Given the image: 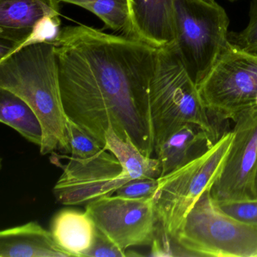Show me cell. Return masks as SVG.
Segmentation results:
<instances>
[{
  "instance_id": "1",
  "label": "cell",
  "mask_w": 257,
  "mask_h": 257,
  "mask_svg": "<svg viewBox=\"0 0 257 257\" xmlns=\"http://www.w3.org/2000/svg\"><path fill=\"white\" fill-rule=\"evenodd\" d=\"M52 43L67 117L102 148L112 127L152 157L150 85L159 49L83 25L62 28Z\"/></svg>"
},
{
  "instance_id": "2",
  "label": "cell",
  "mask_w": 257,
  "mask_h": 257,
  "mask_svg": "<svg viewBox=\"0 0 257 257\" xmlns=\"http://www.w3.org/2000/svg\"><path fill=\"white\" fill-rule=\"evenodd\" d=\"M0 88L22 98L38 117L43 127V156L57 150L69 153L67 115L52 42L26 46L0 61Z\"/></svg>"
},
{
  "instance_id": "3",
  "label": "cell",
  "mask_w": 257,
  "mask_h": 257,
  "mask_svg": "<svg viewBox=\"0 0 257 257\" xmlns=\"http://www.w3.org/2000/svg\"><path fill=\"white\" fill-rule=\"evenodd\" d=\"M150 112L155 153L186 124H198L215 139L220 138L174 45L158 49L150 85Z\"/></svg>"
},
{
  "instance_id": "4",
  "label": "cell",
  "mask_w": 257,
  "mask_h": 257,
  "mask_svg": "<svg viewBox=\"0 0 257 257\" xmlns=\"http://www.w3.org/2000/svg\"><path fill=\"white\" fill-rule=\"evenodd\" d=\"M234 134L224 132L205 153L158 179L154 195L159 229L171 239L203 194L211 190L223 168Z\"/></svg>"
},
{
  "instance_id": "5",
  "label": "cell",
  "mask_w": 257,
  "mask_h": 257,
  "mask_svg": "<svg viewBox=\"0 0 257 257\" xmlns=\"http://www.w3.org/2000/svg\"><path fill=\"white\" fill-rule=\"evenodd\" d=\"M170 240L190 255L257 257V225L224 213L210 190L203 194Z\"/></svg>"
},
{
  "instance_id": "6",
  "label": "cell",
  "mask_w": 257,
  "mask_h": 257,
  "mask_svg": "<svg viewBox=\"0 0 257 257\" xmlns=\"http://www.w3.org/2000/svg\"><path fill=\"white\" fill-rule=\"evenodd\" d=\"M228 25L215 0H174V46L197 86L228 43Z\"/></svg>"
},
{
  "instance_id": "7",
  "label": "cell",
  "mask_w": 257,
  "mask_h": 257,
  "mask_svg": "<svg viewBox=\"0 0 257 257\" xmlns=\"http://www.w3.org/2000/svg\"><path fill=\"white\" fill-rule=\"evenodd\" d=\"M197 87L210 118L235 121L242 112L257 107V54L228 41Z\"/></svg>"
},
{
  "instance_id": "8",
  "label": "cell",
  "mask_w": 257,
  "mask_h": 257,
  "mask_svg": "<svg viewBox=\"0 0 257 257\" xmlns=\"http://www.w3.org/2000/svg\"><path fill=\"white\" fill-rule=\"evenodd\" d=\"M97 229L123 250L152 245L159 228L154 197L106 195L86 204Z\"/></svg>"
},
{
  "instance_id": "9",
  "label": "cell",
  "mask_w": 257,
  "mask_h": 257,
  "mask_svg": "<svg viewBox=\"0 0 257 257\" xmlns=\"http://www.w3.org/2000/svg\"><path fill=\"white\" fill-rule=\"evenodd\" d=\"M64 158L68 160L65 165L58 159L52 160L63 170L53 189L57 202L63 205L87 204L100 197L113 195L132 180L118 159L105 149L88 159Z\"/></svg>"
},
{
  "instance_id": "10",
  "label": "cell",
  "mask_w": 257,
  "mask_h": 257,
  "mask_svg": "<svg viewBox=\"0 0 257 257\" xmlns=\"http://www.w3.org/2000/svg\"><path fill=\"white\" fill-rule=\"evenodd\" d=\"M231 148L210 194L216 201L252 199L257 166V107L242 112L234 121Z\"/></svg>"
},
{
  "instance_id": "11",
  "label": "cell",
  "mask_w": 257,
  "mask_h": 257,
  "mask_svg": "<svg viewBox=\"0 0 257 257\" xmlns=\"http://www.w3.org/2000/svg\"><path fill=\"white\" fill-rule=\"evenodd\" d=\"M59 0H0V61L13 55L46 17H59Z\"/></svg>"
},
{
  "instance_id": "12",
  "label": "cell",
  "mask_w": 257,
  "mask_h": 257,
  "mask_svg": "<svg viewBox=\"0 0 257 257\" xmlns=\"http://www.w3.org/2000/svg\"><path fill=\"white\" fill-rule=\"evenodd\" d=\"M127 1L138 40L156 49L174 44V0Z\"/></svg>"
},
{
  "instance_id": "13",
  "label": "cell",
  "mask_w": 257,
  "mask_h": 257,
  "mask_svg": "<svg viewBox=\"0 0 257 257\" xmlns=\"http://www.w3.org/2000/svg\"><path fill=\"white\" fill-rule=\"evenodd\" d=\"M71 256L55 240L52 231L37 222H28L0 232V257Z\"/></svg>"
},
{
  "instance_id": "14",
  "label": "cell",
  "mask_w": 257,
  "mask_h": 257,
  "mask_svg": "<svg viewBox=\"0 0 257 257\" xmlns=\"http://www.w3.org/2000/svg\"><path fill=\"white\" fill-rule=\"evenodd\" d=\"M216 141L198 124L182 126L155 153L162 168L161 177L201 156Z\"/></svg>"
},
{
  "instance_id": "15",
  "label": "cell",
  "mask_w": 257,
  "mask_h": 257,
  "mask_svg": "<svg viewBox=\"0 0 257 257\" xmlns=\"http://www.w3.org/2000/svg\"><path fill=\"white\" fill-rule=\"evenodd\" d=\"M96 229L86 212L72 209L58 212L51 225L57 243L71 256H85L94 243Z\"/></svg>"
},
{
  "instance_id": "16",
  "label": "cell",
  "mask_w": 257,
  "mask_h": 257,
  "mask_svg": "<svg viewBox=\"0 0 257 257\" xmlns=\"http://www.w3.org/2000/svg\"><path fill=\"white\" fill-rule=\"evenodd\" d=\"M0 121L40 147L43 142L41 123L31 106L8 90L0 88Z\"/></svg>"
},
{
  "instance_id": "17",
  "label": "cell",
  "mask_w": 257,
  "mask_h": 257,
  "mask_svg": "<svg viewBox=\"0 0 257 257\" xmlns=\"http://www.w3.org/2000/svg\"><path fill=\"white\" fill-rule=\"evenodd\" d=\"M105 138V150L112 153L118 159L132 180L158 179L161 177L162 168L159 159L143 155L131 138L127 141L121 139L112 127L106 132Z\"/></svg>"
},
{
  "instance_id": "18",
  "label": "cell",
  "mask_w": 257,
  "mask_h": 257,
  "mask_svg": "<svg viewBox=\"0 0 257 257\" xmlns=\"http://www.w3.org/2000/svg\"><path fill=\"white\" fill-rule=\"evenodd\" d=\"M59 2L85 9L97 16L112 31L138 40L132 25L127 0H59Z\"/></svg>"
},
{
  "instance_id": "19",
  "label": "cell",
  "mask_w": 257,
  "mask_h": 257,
  "mask_svg": "<svg viewBox=\"0 0 257 257\" xmlns=\"http://www.w3.org/2000/svg\"><path fill=\"white\" fill-rule=\"evenodd\" d=\"M67 138L69 153L72 157L88 159L100 153L103 148L76 123L67 117Z\"/></svg>"
},
{
  "instance_id": "20",
  "label": "cell",
  "mask_w": 257,
  "mask_h": 257,
  "mask_svg": "<svg viewBox=\"0 0 257 257\" xmlns=\"http://www.w3.org/2000/svg\"><path fill=\"white\" fill-rule=\"evenodd\" d=\"M228 40L237 49L249 53L257 54V0L249 6V22L239 33H229Z\"/></svg>"
},
{
  "instance_id": "21",
  "label": "cell",
  "mask_w": 257,
  "mask_h": 257,
  "mask_svg": "<svg viewBox=\"0 0 257 257\" xmlns=\"http://www.w3.org/2000/svg\"><path fill=\"white\" fill-rule=\"evenodd\" d=\"M215 201L224 213L242 222L257 225V199Z\"/></svg>"
},
{
  "instance_id": "22",
  "label": "cell",
  "mask_w": 257,
  "mask_h": 257,
  "mask_svg": "<svg viewBox=\"0 0 257 257\" xmlns=\"http://www.w3.org/2000/svg\"><path fill=\"white\" fill-rule=\"evenodd\" d=\"M61 23L59 17H46L42 19L37 24L31 35L15 52L31 45L53 41L57 38L61 31Z\"/></svg>"
},
{
  "instance_id": "23",
  "label": "cell",
  "mask_w": 257,
  "mask_h": 257,
  "mask_svg": "<svg viewBox=\"0 0 257 257\" xmlns=\"http://www.w3.org/2000/svg\"><path fill=\"white\" fill-rule=\"evenodd\" d=\"M158 179L141 178L130 180L118 188L115 193L127 198L154 197L159 186Z\"/></svg>"
},
{
  "instance_id": "24",
  "label": "cell",
  "mask_w": 257,
  "mask_h": 257,
  "mask_svg": "<svg viewBox=\"0 0 257 257\" xmlns=\"http://www.w3.org/2000/svg\"><path fill=\"white\" fill-rule=\"evenodd\" d=\"M85 256L124 257L127 256V252L111 241L101 231L96 229L94 243Z\"/></svg>"
},
{
  "instance_id": "25",
  "label": "cell",
  "mask_w": 257,
  "mask_h": 257,
  "mask_svg": "<svg viewBox=\"0 0 257 257\" xmlns=\"http://www.w3.org/2000/svg\"><path fill=\"white\" fill-rule=\"evenodd\" d=\"M252 199H257V166L254 174L252 183Z\"/></svg>"
},
{
  "instance_id": "26",
  "label": "cell",
  "mask_w": 257,
  "mask_h": 257,
  "mask_svg": "<svg viewBox=\"0 0 257 257\" xmlns=\"http://www.w3.org/2000/svg\"><path fill=\"white\" fill-rule=\"evenodd\" d=\"M229 2H235V1H237V0H228Z\"/></svg>"
}]
</instances>
